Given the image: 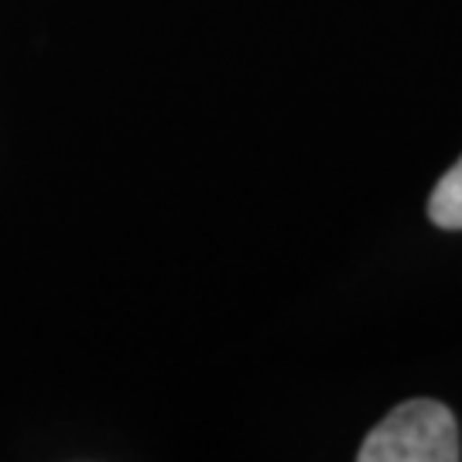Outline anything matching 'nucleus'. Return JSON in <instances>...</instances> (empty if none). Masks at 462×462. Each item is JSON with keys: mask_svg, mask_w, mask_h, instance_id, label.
I'll list each match as a JSON object with an SVG mask.
<instances>
[{"mask_svg": "<svg viewBox=\"0 0 462 462\" xmlns=\"http://www.w3.org/2000/svg\"><path fill=\"white\" fill-rule=\"evenodd\" d=\"M429 219L442 230H462V158L435 185L429 199Z\"/></svg>", "mask_w": 462, "mask_h": 462, "instance_id": "f03ea898", "label": "nucleus"}, {"mask_svg": "<svg viewBox=\"0 0 462 462\" xmlns=\"http://www.w3.org/2000/svg\"><path fill=\"white\" fill-rule=\"evenodd\" d=\"M459 456L456 418L442 401L431 397L397 404L356 452L360 462H456Z\"/></svg>", "mask_w": 462, "mask_h": 462, "instance_id": "f257e3e1", "label": "nucleus"}]
</instances>
